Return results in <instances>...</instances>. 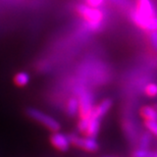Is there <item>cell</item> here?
Returning a JSON list of instances; mask_svg holds the SVG:
<instances>
[{"instance_id": "1", "label": "cell", "mask_w": 157, "mask_h": 157, "mask_svg": "<svg viewBox=\"0 0 157 157\" xmlns=\"http://www.w3.org/2000/svg\"><path fill=\"white\" fill-rule=\"evenodd\" d=\"M77 12L85 20V27L91 32H97L102 28L104 12L100 8H94L87 4L77 5Z\"/></svg>"}, {"instance_id": "2", "label": "cell", "mask_w": 157, "mask_h": 157, "mask_svg": "<svg viewBox=\"0 0 157 157\" xmlns=\"http://www.w3.org/2000/svg\"><path fill=\"white\" fill-rule=\"evenodd\" d=\"M26 114L30 118H32L33 121L43 124L46 128H48L49 131L53 132V133L59 132V130H60V124L54 117L35 107H28L26 109Z\"/></svg>"}, {"instance_id": "3", "label": "cell", "mask_w": 157, "mask_h": 157, "mask_svg": "<svg viewBox=\"0 0 157 157\" xmlns=\"http://www.w3.org/2000/svg\"><path fill=\"white\" fill-rule=\"evenodd\" d=\"M78 100V115L80 118H89L94 109L93 94L82 87L77 88Z\"/></svg>"}, {"instance_id": "4", "label": "cell", "mask_w": 157, "mask_h": 157, "mask_svg": "<svg viewBox=\"0 0 157 157\" xmlns=\"http://www.w3.org/2000/svg\"><path fill=\"white\" fill-rule=\"evenodd\" d=\"M67 137H68V140H70L71 145H74L78 147V148L86 150V151L95 152L99 148L98 142L96 141L95 138L80 137L76 134H71V135H68Z\"/></svg>"}, {"instance_id": "5", "label": "cell", "mask_w": 157, "mask_h": 157, "mask_svg": "<svg viewBox=\"0 0 157 157\" xmlns=\"http://www.w3.org/2000/svg\"><path fill=\"white\" fill-rule=\"evenodd\" d=\"M130 15H131V20L133 21L138 27L141 28V29L147 30V31H149V32L157 31V15L151 18H146L138 13L135 8L131 10Z\"/></svg>"}, {"instance_id": "6", "label": "cell", "mask_w": 157, "mask_h": 157, "mask_svg": "<svg viewBox=\"0 0 157 157\" xmlns=\"http://www.w3.org/2000/svg\"><path fill=\"white\" fill-rule=\"evenodd\" d=\"M135 9L140 15L146 18L156 17L155 7L151 0H137V6Z\"/></svg>"}, {"instance_id": "7", "label": "cell", "mask_w": 157, "mask_h": 157, "mask_svg": "<svg viewBox=\"0 0 157 157\" xmlns=\"http://www.w3.org/2000/svg\"><path fill=\"white\" fill-rule=\"evenodd\" d=\"M50 142H51V144L56 149L60 150L62 152L67 151L71 147L68 137L65 136L64 134L59 133V132H56V133H53L51 135V137H50Z\"/></svg>"}, {"instance_id": "8", "label": "cell", "mask_w": 157, "mask_h": 157, "mask_svg": "<svg viewBox=\"0 0 157 157\" xmlns=\"http://www.w3.org/2000/svg\"><path fill=\"white\" fill-rule=\"evenodd\" d=\"M111 106H112L111 99H104L103 101L100 102L99 104L96 106V107H94L92 113H91V114H93L94 117H96L101 119L109 110H110Z\"/></svg>"}, {"instance_id": "9", "label": "cell", "mask_w": 157, "mask_h": 157, "mask_svg": "<svg viewBox=\"0 0 157 157\" xmlns=\"http://www.w3.org/2000/svg\"><path fill=\"white\" fill-rule=\"evenodd\" d=\"M100 121L101 119L94 117L93 114L90 115L89 117V124H88V128H87V131H86V134L87 137H91V138H96L97 135L99 133V130H100Z\"/></svg>"}, {"instance_id": "10", "label": "cell", "mask_w": 157, "mask_h": 157, "mask_svg": "<svg viewBox=\"0 0 157 157\" xmlns=\"http://www.w3.org/2000/svg\"><path fill=\"white\" fill-rule=\"evenodd\" d=\"M140 113L146 121H157V109L155 106L152 105L143 106L141 108Z\"/></svg>"}, {"instance_id": "11", "label": "cell", "mask_w": 157, "mask_h": 157, "mask_svg": "<svg viewBox=\"0 0 157 157\" xmlns=\"http://www.w3.org/2000/svg\"><path fill=\"white\" fill-rule=\"evenodd\" d=\"M65 111L67 114L70 117H75L78 114V97H71L67 100V106H65Z\"/></svg>"}, {"instance_id": "12", "label": "cell", "mask_w": 157, "mask_h": 157, "mask_svg": "<svg viewBox=\"0 0 157 157\" xmlns=\"http://www.w3.org/2000/svg\"><path fill=\"white\" fill-rule=\"evenodd\" d=\"M31 77L27 71H18L13 78L14 84L18 87H26L30 83Z\"/></svg>"}, {"instance_id": "13", "label": "cell", "mask_w": 157, "mask_h": 157, "mask_svg": "<svg viewBox=\"0 0 157 157\" xmlns=\"http://www.w3.org/2000/svg\"><path fill=\"white\" fill-rule=\"evenodd\" d=\"M151 142V135L150 133L143 134L139 139V149H148Z\"/></svg>"}, {"instance_id": "14", "label": "cell", "mask_w": 157, "mask_h": 157, "mask_svg": "<svg viewBox=\"0 0 157 157\" xmlns=\"http://www.w3.org/2000/svg\"><path fill=\"white\" fill-rule=\"evenodd\" d=\"M145 94L150 98L157 97V84L150 83L145 87Z\"/></svg>"}, {"instance_id": "15", "label": "cell", "mask_w": 157, "mask_h": 157, "mask_svg": "<svg viewBox=\"0 0 157 157\" xmlns=\"http://www.w3.org/2000/svg\"><path fill=\"white\" fill-rule=\"evenodd\" d=\"M132 157H153V152L148 149H139L132 153Z\"/></svg>"}, {"instance_id": "16", "label": "cell", "mask_w": 157, "mask_h": 157, "mask_svg": "<svg viewBox=\"0 0 157 157\" xmlns=\"http://www.w3.org/2000/svg\"><path fill=\"white\" fill-rule=\"evenodd\" d=\"M88 124H89V118H80L78 122V130L85 134L87 131Z\"/></svg>"}, {"instance_id": "17", "label": "cell", "mask_w": 157, "mask_h": 157, "mask_svg": "<svg viewBox=\"0 0 157 157\" xmlns=\"http://www.w3.org/2000/svg\"><path fill=\"white\" fill-rule=\"evenodd\" d=\"M145 125L150 133L157 137V121H146Z\"/></svg>"}, {"instance_id": "18", "label": "cell", "mask_w": 157, "mask_h": 157, "mask_svg": "<svg viewBox=\"0 0 157 157\" xmlns=\"http://www.w3.org/2000/svg\"><path fill=\"white\" fill-rule=\"evenodd\" d=\"M149 41H150V45H151L153 50L157 52V31L150 32Z\"/></svg>"}, {"instance_id": "19", "label": "cell", "mask_w": 157, "mask_h": 157, "mask_svg": "<svg viewBox=\"0 0 157 157\" xmlns=\"http://www.w3.org/2000/svg\"><path fill=\"white\" fill-rule=\"evenodd\" d=\"M105 0H87V5L91 6V7L94 8H99L100 5H102L104 3Z\"/></svg>"}, {"instance_id": "20", "label": "cell", "mask_w": 157, "mask_h": 157, "mask_svg": "<svg viewBox=\"0 0 157 157\" xmlns=\"http://www.w3.org/2000/svg\"><path fill=\"white\" fill-rule=\"evenodd\" d=\"M108 1H110L111 3H113V4L119 6V7H125V6L128 5L127 0H108Z\"/></svg>"}, {"instance_id": "21", "label": "cell", "mask_w": 157, "mask_h": 157, "mask_svg": "<svg viewBox=\"0 0 157 157\" xmlns=\"http://www.w3.org/2000/svg\"><path fill=\"white\" fill-rule=\"evenodd\" d=\"M153 157H157V151L156 152H153Z\"/></svg>"}, {"instance_id": "22", "label": "cell", "mask_w": 157, "mask_h": 157, "mask_svg": "<svg viewBox=\"0 0 157 157\" xmlns=\"http://www.w3.org/2000/svg\"><path fill=\"white\" fill-rule=\"evenodd\" d=\"M155 107H156V109H157V106H155Z\"/></svg>"}, {"instance_id": "23", "label": "cell", "mask_w": 157, "mask_h": 157, "mask_svg": "<svg viewBox=\"0 0 157 157\" xmlns=\"http://www.w3.org/2000/svg\"><path fill=\"white\" fill-rule=\"evenodd\" d=\"M107 157H110V156H107Z\"/></svg>"}]
</instances>
